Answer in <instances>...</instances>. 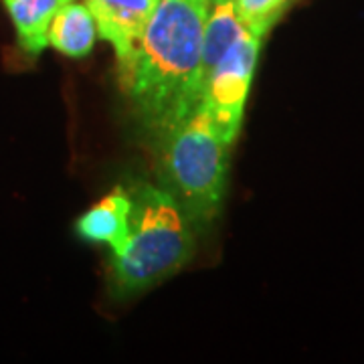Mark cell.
I'll list each match as a JSON object with an SVG mask.
<instances>
[{
	"mask_svg": "<svg viewBox=\"0 0 364 364\" xmlns=\"http://www.w3.org/2000/svg\"><path fill=\"white\" fill-rule=\"evenodd\" d=\"M210 0H160L142 39L117 63L138 122L160 140L203 105V37Z\"/></svg>",
	"mask_w": 364,
	"mask_h": 364,
	"instance_id": "6da1fadb",
	"label": "cell"
},
{
	"mask_svg": "<svg viewBox=\"0 0 364 364\" xmlns=\"http://www.w3.org/2000/svg\"><path fill=\"white\" fill-rule=\"evenodd\" d=\"M130 235L112 253V284L119 296L142 294L181 272L195 251L193 221L166 188L140 182L130 188Z\"/></svg>",
	"mask_w": 364,
	"mask_h": 364,
	"instance_id": "7a4b0ae2",
	"label": "cell"
},
{
	"mask_svg": "<svg viewBox=\"0 0 364 364\" xmlns=\"http://www.w3.org/2000/svg\"><path fill=\"white\" fill-rule=\"evenodd\" d=\"M156 142L160 186L181 203L191 221H210L225 196L233 142L223 136L203 105Z\"/></svg>",
	"mask_w": 364,
	"mask_h": 364,
	"instance_id": "3957f363",
	"label": "cell"
},
{
	"mask_svg": "<svg viewBox=\"0 0 364 364\" xmlns=\"http://www.w3.org/2000/svg\"><path fill=\"white\" fill-rule=\"evenodd\" d=\"M261 39L263 37L247 28L223 55L205 83L203 107L229 142H235L241 128L249 87L259 59Z\"/></svg>",
	"mask_w": 364,
	"mask_h": 364,
	"instance_id": "277c9868",
	"label": "cell"
},
{
	"mask_svg": "<svg viewBox=\"0 0 364 364\" xmlns=\"http://www.w3.org/2000/svg\"><path fill=\"white\" fill-rule=\"evenodd\" d=\"M97 26V37L116 51L117 63L126 61L142 39L160 0H85Z\"/></svg>",
	"mask_w": 364,
	"mask_h": 364,
	"instance_id": "5b68a950",
	"label": "cell"
},
{
	"mask_svg": "<svg viewBox=\"0 0 364 364\" xmlns=\"http://www.w3.org/2000/svg\"><path fill=\"white\" fill-rule=\"evenodd\" d=\"M130 191L117 186L79 217L75 231L83 241L102 243L112 249V253H117L130 235Z\"/></svg>",
	"mask_w": 364,
	"mask_h": 364,
	"instance_id": "8992f818",
	"label": "cell"
},
{
	"mask_svg": "<svg viewBox=\"0 0 364 364\" xmlns=\"http://www.w3.org/2000/svg\"><path fill=\"white\" fill-rule=\"evenodd\" d=\"M71 0H2L11 16L21 51L37 57L49 47V28L55 14Z\"/></svg>",
	"mask_w": 364,
	"mask_h": 364,
	"instance_id": "52a82bcc",
	"label": "cell"
},
{
	"mask_svg": "<svg viewBox=\"0 0 364 364\" xmlns=\"http://www.w3.org/2000/svg\"><path fill=\"white\" fill-rule=\"evenodd\" d=\"M97 39V26L87 4L71 0L53 18L49 45L71 59L87 57Z\"/></svg>",
	"mask_w": 364,
	"mask_h": 364,
	"instance_id": "ba28073f",
	"label": "cell"
},
{
	"mask_svg": "<svg viewBox=\"0 0 364 364\" xmlns=\"http://www.w3.org/2000/svg\"><path fill=\"white\" fill-rule=\"evenodd\" d=\"M247 26L241 23L235 0H210L208 2L205 37H203V93L210 71L229 51V47L239 39Z\"/></svg>",
	"mask_w": 364,
	"mask_h": 364,
	"instance_id": "9c48e42d",
	"label": "cell"
},
{
	"mask_svg": "<svg viewBox=\"0 0 364 364\" xmlns=\"http://www.w3.org/2000/svg\"><path fill=\"white\" fill-rule=\"evenodd\" d=\"M287 2L289 0H235V9L241 23L251 33L263 37L272 28L275 18L282 14Z\"/></svg>",
	"mask_w": 364,
	"mask_h": 364,
	"instance_id": "30bf717a",
	"label": "cell"
}]
</instances>
